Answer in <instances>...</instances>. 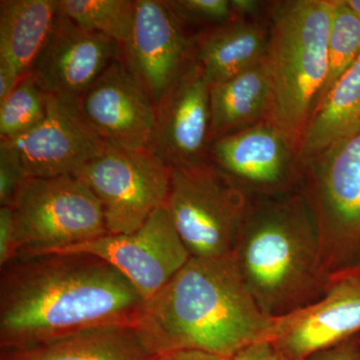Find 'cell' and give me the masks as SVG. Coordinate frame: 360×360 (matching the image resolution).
<instances>
[{"label": "cell", "mask_w": 360, "mask_h": 360, "mask_svg": "<svg viewBox=\"0 0 360 360\" xmlns=\"http://www.w3.org/2000/svg\"><path fill=\"white\" fill-rule=\"evenodd\" d=\"M274 319L259 309L232 257H191L146 302L135 326L160 355L198 350L231 359L243 348L270 341Z\"/></svg>", "instance_id": "cell-2"}, {"label": "cell", "mask_w": 360, "mask_h": 360, "mask_svg": "<svg viewBox=\"0 0 360 360\" xmlns=\"http://www.w3.org/2000/svg\"><path fill=\"white\" fill-rule=\"evenodd\" d=\"M58 252L87 253L105 260L129 279L146 302L191 258L165 206L132 233H108Z\"/></svg>", "instance_id": "cell-10"}, {"label": "cell", "mask_w": 360, "mask_h": 360, "mask_svg": "<svg viewBox=\"0 0 360 360\" xmlns=\"http://www.w3.org/2000/svg\"><path fill=\"white\" fill-rule=\"evenodd\" d=\"M210 84L191 56L156 106L155 135L149 150L168 167L207 158Z\"/></svg>", "instance_id": "cell-14"}, {"label": "cell", "mask_w": 360, "mask_h": 360, "mask_svg": "<svg viewBox=\"0 0 360 360\" xmlns=\"http://www.w3.org/2000/svg\"><path fill=\"white\" fill-rule=\"evenodd\" d=\"M122 47L101 33L87 32L59 13L30 75L45 94L79 98L101 77Z\"/></svg>", "instance_id": "cell-15"}, {"label": "cell", "mask_w": 360, "mask_h": 360, "mask_svg": "<svg viewBox=\"0 0 360 360\" xmlns=\"http://www.w3.org/2000/svg\"><path fill=\"white\" fill-rule=\"evenodd\" d=\"M307 360H359L357 336L336 347L317 352Z\"/></svg>", "instance_id": "cell-28"}, {"label": "cell", "mask_w": 360, "mask_h": 360, "mask_svg": "<svg viewBox=\"0 0 360 360\" xmlns=\"http://www.w3.org/2000/svg\"><path fill=\"white\" fill-rule=\"evenodd\" d=\"M357 343H359V360H360V335H357Z\"/></svg>", "instance_id": "cell-34"}, {"label": "cell", "mask_w": 360, "mask_h": 360, "mask_svg": "<svg viewBox=\"0 0 360 360\" xmlns=\"http://www.w3.org/2000/svg\"><path fill=\"white\" fill-rule=\"evenodd\" d=\"M28 179L20 151L13 142L0 141V206H11Z\"/></svg>", "instance_id": "cell-26"}, {"label": "cell", "mask_w": 360, "mask_h": 360, "mask_svg": "<svg viewBox=\"0 0 360 360\" xmlns=\"http://www.w3.org/2000/svg\"><path fill=\"white\" fill-rule=\"evenodd\" d=\"M158 360H229L219 355L206 354L198 350H179L160 355Z\"/></svg>", "instance_id": "cell-32"}, {"label": "cell", "mask_w": 360, "mask_h": 360, "mask_svg": "<svg viewBox=\"0 0 360 360\" xmlns=\"http://www.w3.org/2000/svg\"><path fill=\"white\" fill-rule=\"evenodd\" d=\"M168 8L180 20L221 25L236 20L231 0H167Z\"/></svg>", "instance_id": "cell-25"}, {"label": "cell", "mask_w": 360, "mask_h": 360, "mask_svg": "<svg viewBox=\"0 0 360 360\" xmlns=\"http://www.w3.org/2000/svg\"><path fill=\"white\" fill-rule=\"evenodd\" d=\"M46 115V94L32 75L20 84L0 103V136L13 141L35 129Z\"/></svg>", "instance_id": "cell-24"}, {"label": "cell", "mask_w": 360, "mask_h": 360, "mask_svg": "<svg viewBox=\"0 0 360 360\" xmlns=\"http://www.w3.org/2000/svg\"><path fill=\"white\" fill-rule=\"evenodd\" d=\"M269 42V25L236 18L203 33L193 56L212 86L262 63Z\"/></svg>", "instance_id": "cell-17"}, {"label": "cell", "mask_w": 360, "mask_h": 360, "mask_svg": "<svg viewBox=\"0 0 360 360\" xmlns=\"http://www.w3.org/2000/svg\"><path fill=\"white\" fill-rule=\"evenodd\" d=\"M9 141L20 151L28 177L75 175L108 144L85 117L79 98L49 94L44 120Z\"/></svg>", "instance_id": "cell-12"}, {"label": "cell", "mask_w": 360, "mask_h": 360, "mask_svg": "<svg viewBox=\"0 0 360 360\" xmlns=\"http://www.w3.org/2000/svg\"><path fill=\"white\" fill-rule=\"evenodd\" d=\"M59 13L87 32L101 33L124 49L134 30L132 0H59Z\"/></svg>", "instance_id": "cell-22"}, {"label": "cell", "mask_w": 360, "mask_h": 360, "mask_svg": "<svg viewBox=\"0 0 360 360\" xmlns=\"http://www.w3.org/2000/svg\"><path fill=\"white\" fill-rule=\"evenodd\" d=\"M229 360H283L270 341L255 343L243 348Z\"/></svg>", "instance_id": "cell-29"}, {"label": "cell", "mask_w": 360, "mask_h": 360, "mask_svg": "<svg viewBox=\"0 0 360 360\" xmlns=\"http://www.w3.org/2000/svg\"><path fill=\"white\" fill-rule=\"evenodd\" d=\"M18 255L15 222L11 206H0V269Z\"/></svg>", "instance_id": "cell-27"}, {"label": "cell", "mask_w": 360, "mask_h": 360, "mask_svg": "<svg viewBox=\"0 0 360 360\" xmlns=\"http://www.w3.org/2000/svg\"><path fill=\"white\" fill-rule=\"evenodd\" d=\"M264 4L258 0H231L232 13L238 20H257L264 7L269 6Z\"/></svg>", "instance_id": "cell-31"}, {"label": "cell", "mask_w": 360, "mask_h": 360, "mask_svg": "<svg viewBox=\"0 0 360 360\" xmlns=\"http://www.w3.org/2000/svg\"><path fill=\"white\" fill-rule=\"evenodd\" d=\"M359 56L360 20L345 0H333L328 37V75L319 106Z\"/></svg>", "instance_id": "cell-23"}, {"label": "cell", "mask_w": 360, "mask_h": 360, "mask_svg": "<svg viewBox=\"0 0 360 360\" xmlns=\"http://www.w3.org/2000/svg\"><path fill=\"white\" fill-rule=\"evenodd\" d=\"M136 328L115 326L84 331L18 349L0 350V360H158Z\"/></svg>", "instance_id": "cell-18"}, {"label": "cell", "mask_w": 360, "mask_h": 360, "mask_svg": "<svg viewBox=\"0 0 360 360\" xmlns=\"http://www.w3.org/2000/svg\"><path fill=\"white\" fill-rule=\"evenodd\" d=\"M79 103L104 141L130 149L150 148L156 106L125 61L115 59L79 97Z\"/></svg>", "instance_id": "cell-13"}, {"label": "cell", "mask_w": 360, "mask_h": 360, "mask_svg": "<svg viewBox=\"0 0 360 360\" xmlns=\"http://www.w3.org/2000/svg\"><path fill=\"white\" fill-rule=\"evenodd\" d=\"M0 274V350L132 326L146 300L120 270L80 252L16 257Z\"/></svg>", "instance_id": "cell-1"}, {"label": "cell", "mask_w": 360, "mask_h": 360, "mask_svg": "<svg viewBox=\"0 0 360 360\" xmlns=\"http://www.w3.org/2000/svg\"><path fill=\"white\" fill-rule=\"evenodd\" d=\"M122 51L155 106L191 58L179 18L160 0H135L134 30Z\"/></svg>", "instance_id": "cell-16"}, {"label": "cell", "mask_w": 360, "mask_h": 360, "mask_svg": "<svg viewBox=\"0 0 360 360\" xmlns=\"http://www.w3.org/2000/svg\"><path fill=\"white\" fill-rule=\"evenodd\" d=\"M73 176L101 202L108 233L129 234L165 206L170 167L149 149L108 143Z\"/></svg>", "instance_id": "cell-8"}, {"label": "cell", "mask_w": 360, "mask_h": 360, "mask_svg": "<svg viewBox=\"0 0 360 360\" xmlns=\"http://www.w3.org/2000/svg\"><path fill=\"white\" fill-rule=\"evenodd\" d=\"M270 101L266 58L210 87V144L265 122Z\"/></svg>", "instance_id": "cell-19"}, {"label": "cell", "mask_w": 360, "mask_h": 360, "mask_svg": "<svg viewBox=\"0 0 360 360\" xmlns=\"http://www.w3.org/2000/svg\"></svg>", "instance_id": "cell-35"}, {"label": "cell", "mask_w": 360, "mask_h": 360, "mask_svg": "<svg viewBox=\"0 0 360 360\" xmlns=\"http://www.w3.org/2000/svg\"><path fill=\"white\" fill-rule=\"evenodd\" d=\"M207 156L250 198L302 189L304 169L297 153L266 122L212 141Z\"/></svg>", "instance_id": "cell-11"}, {"label": "cell", "mask_w": 360, "mask_h": 360, "mask_svg": "<svg viewBox=\"0 0 360 360\" xmlns=\"http://www.w3.org/2000/svg\"><path fill=\"white\" fill-rule=\"evenodd\" d=\"M232 258L269 319L292 314L326 290L321 240L302 189L251 198Z\"/></svg>", "instance_id": "cell-3"}, {"label": "cell", "mask_w": 360, "mask_h": 360, "mask_svg": "<svg viewBox=\"0 0 360 360\" xmlns=\"http://www.w3.org/2000/svg\"><path fill=\"white\" fill-rule=\"evenodd\" d=\"M21 78L20 73L11 61L0 58V103L15 89Z\"/></svg>", "instance_id": "cell-30"}, {"label": "cell", "mask_w": 360, "mask_h": 360, "mask_svg": "<svg viewBox=\"0 0 360 360\" xmlns=\"http://www.w3.org/2000/svg\"><path fill=\"white\" fill-rule=\"evenodd\" d=\"M360 132V56L315 111L298 158L302 167L338 142Z\"/></svg>", "instance_id": "cell-21"}, {"label": "cell", "mask_w": 360, "mask_h": 360, "mask_svg": "<svg viewBox=\"0 0 360 360\" xmlns=\"http://www.w3.org/2000/svg\"><path fill=\"white\" fill-rule=\"evenodd\" d=\"M333 0L270 4L266 65L270 101L265 122L296 153L319 106L328 75Z\"/></svg>", "instance_id": "cell-4"}, {"label": "cell", "mask_w": 360, "mask_h": 360, "mask_svg": "<svg viewBox=\"0 0 360 360\" xmlns=\"http://www.w3.org/2000/svg\"><path fill=\"white\" fill-rule=\"evenodd\" d=\"M360 335V264L329 274L316 302L274 319L270 342L283 360H307Z\"/></svg>", "instance_id": "cell-9"}, {"label": "cell", "mask_w": 360, "mask_h": 360, "mask_svg": "<svg viewBox=\"0 0 360 360\" xmlns=\"http://www.w3.org/2000/svg\"><path fill=\"white\" fill-rule=\"evenodd\" d=\"M58 11L59 0L0 1V58L11 61L21 77L30 75Z\"/></svg>", "instance_id": "cell-20"}, {"label": "cell", "mask_w": 360, "mask_h": 360, "mask_svg": "<svg viewBox=\"0 0 360 360\" xmlns=\"http://www.w3.org/2000/svg\"><path fill=\"white\" fill-rule=\"evenodd\" d=\"M345 1L360 20V0H345Z\"/></svg>", "instance_id": "cell-33"}, {"label": "cell", "mask_w": 360, "mask_h": 360, "mask_svg": "<svg viewBox=\"0 0 360 360\" xmlns=\"http://www.w3.org/2000/svg\"><path fill=\"white\" fill-rule=\"evenodd\" d=\"M302 191L328 276L360 264V132L338 142L303 165Z\"/></svg>", "instance_id": "cell-6"}, {"label": "cell", "mask_w": 360, "mask_h": 360, "mask_svg": "<svg viewBox=\"0 0 360 360\" xmlns=\"http://www.w3.org/2000/svg\"><path fill=\"white\" fill-rule=\"evenodd\" d=\"M11 206L18 257L58 252L108 234L103 206L73 175L28 177Z\"/></svg>", "instance_id": "cell-7"}, {"label": "cell", "mask_w": 360, "mask_h": 360, "mask_svg": "<svg viewBox=\"0 0 360 360\" xmlns=\"http://www.w3.org/2000/svg\"><path fill=\"white\" fill-rule=\"evenodd\" d=\"M250 201L208 156L170 167L165 206L191 257H232Z\"/></svg>", "instance_id": "cell-5"}]
</instances>
